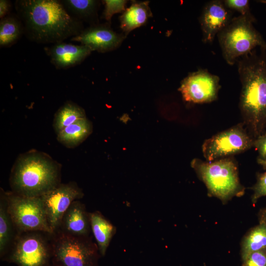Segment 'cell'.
Masks as SVG:
<instances>
[{"label": "cell", "mask_w": 266, "mask_h": 266, "mask_svg": "<svg viewBox=\"0 0 266 266\" xmlns=\"http://www.w3.org/2000/svg\"><path fill=\"white\" fill-rule=\"evenodd\" d=\"M67 12L80 21L95 25L98 20L100 2L95 0H61Z\"/></svg>", "instance_id": "ffe728a7"}, {"label": "cell", "mask_w": 266, "mask_h": 266, "mask_svg": "<svg viewBox=\"0 0 266 266\" xmlns=\"http://www.w3.org/2000/svg\"><path fill=\"white\" fill-rule=\"evenodd\" d=\"M104 9L102 13L103 18L108 23L110 22L111 19L113 15L116 13L123 12L125 10V7L127 2L124 0H105Z\"/></svg>", "instance_id": "d4e9b609"}, {"label": "cell", "mask_w": 266, "mask_h": 266, "mask_svg": "<svg viewBox=\"0 0 266 266\" xmlns=\"http://www.w3.org/2000/svg\"><path fill=\"white\" fill-rule=\"evenodd\" d=\"M18 235L7 209L5 191L0 193V257L2 259L8 254Z\"/></svg>", "instance_id": "2e32d148"}, {"label": "cell", "mask_w": 266, "mask_h": 266, "mask_svg": "<svg viewBox=\"0 0 266 266\" xmlns=\"http://www.w3.org/2000/svg\"><path fill=\"white\" fill-rule=\"evenodd\" d=\"M57 232L76 236H90V213L84 204L79 200L73 201L64 213Z\"/></svg>", "instance_id": "9a60e30c"}, {"label": "cell", "mask_w": 266, "mask_h": 266, "mask_svg": "<svg viewBox=\"0 0 266 266\" xmlns=\"http://www.w3.org/2000/svg\"><path fill=\"white\" fill-rule=\"evenodd\" d=\"M149 1H133L120 17V28L126 36L133 30L145 24L152 13Z\"/></svg>", "instance_id": "e0dca14e"}, {"label": "cell", "mask_w": 266, "mask_h": 266, "mask_svg": "<svg viewBox=\"0 0 266 266\" xmlns=\"http://www.w3.org/2000/svg\"><path fill=\"white\" fill-rule=\"evenodd\" d=\"M83 196L82 189L77 183L71 181L60 183L40 197L53 233L59 230L63 216L71 203L82 198Z\"/></svg>", "instance_id": "30bf717a"}, {"label": "cell", "mask_w": 266, "mask_h": 266, "mask_svg": "<svg viewBox=\"0 0 266 266\" xmlns=\"http://www.w3.org/2000/svg\"><path fill=\"white\" fill-rule=\"evenodd\" d=\"M86 117L85 111L82 107L73 102L68 101L61 106L55 113L53 126L58 134L68 126Z\"/></svg>", "instance_id": "44dd1931"}, {"label": "cell", "mask_w": 266, "mask_h": 266, "mask_svg": "<svg viewBox=\"0 0 266 266\" xmlns=\"http://www.w3.org/2000/svg\"><path fill=\"white\" fill-rule=\"evenodd\" d=\"M126 35L114 31L109 23L93 25L84 30L70 40L80 42L92 51L105 53L118 48Z\"/></svg>", "instance_id": "7c38bea8"}, {"label": "cell", "mask_w": 266, "mask_h": 266, "mask_svg": "<svg viewBox=\"0 0 266 266\" xmlns=\"http://www.w3.org/2000/svg\"><path fill=\"white\" fill-rule=\"evenodd\" d=\"M91 231L97 242L100 254L104 256L116 228L101 212L96 211L90 213Z\"/></svg>", "instance_id": "ac0fdd59"}, {"label": "cell", "mask_w": 266, "mask_h": 266, "mask_svg": "<svg viewBox=\"0 0 266 266\" xmlns=\"http://www.w3.org/2000/svg\"><path fill=\"white\" fill-rule=\"evenodd\" d=\"M225 6L232 11H236L240 15L245 17L254 22L255 19L250 12L249 1L248 0H223Z\"/></svg>", "instance_id": "cb8c5ba5"}, {"label": "cell", "mask_w": 266, "mask_h": 266, "mask_svg": "<svg viewBox=\"0 0 266 266\" xmlns=\"http://www.w3.org/2000/svg\"><path fill=\"white\" fill-rule=\"evenodd\" d=\"M24 33L23 24L18 16L8 15L0 22V46L8 47L17 42Z\"/></svg>", "instance_id": "7402d4cb"}, {"label": "cell", "mask_w": 266, "mask_h": 266, "mask_svg": "<svg viewBox=\"0 0 266 266\" xmlns=\"http://www.w3.org/2000/svg\"><path fill=\"white\" fill-rule=\"evenodd\" d=\"M52 263L58 266H99L100 256L92 237L52 234Z\"/></svg>", "instance_id": "8992f818"}, {"label": "cell", "mask_w": 266, "mask_h": 266, "mask_svg": "<svg viewBox=\"0 0 266 266\" xmlns=\"http://www.w3.org/2000/svg\"><path fill=\"white\" fill-rule=\"evenodd\" d=\"M220 88L219 76L206 69H199L183 79L178 90L186 101L207 103L217 99Z\"/></svg>", "instance_id": "8fae6325"}, {"label": "cell", "mask_w": 266, "mask_h": 266, "mask_svg": "<svg viewBox=\"0 0 266 266\" xmlns=\"http://www.w3.org/2000/svg\"><path fill=\"white\" fill-rule=\"evenodd\" d=\"M92 131V124L86 117L64 128L57 134V139L66 147L73 148L84 141Z\"/></svg>", "instance_id": "d6986e66"}, {"label": "cell", "mask_w": 266, "mask_h": 266, "mask_svg": "<svg viewBox=\"0 0 266 266\" xmlns=\"http://www.w3.org/2000/svg\"><path fill=\"white\" fill-rule=\"evenodd\" d=\"M253 21L239 15L217 35L224 59L233 65L241 57L257 48L266 49V42L253 25Z\"/></svg>", "instance_id": "5b68a950"}, {"label": "cell", "mask_w": 266, "mask_h": 266, "mask_svg": "<svg viewBox=\"0 0 266 266\" xmlns=\"http://www.w3.org/2000/svg\"><path fill=\"white\" fill-rule=\"evenodd\" d=\"M260 223L266 225V208L264 209L260 213Z\"/></svg>", "instance_id": "f546056e"}, {"label": "cell", "mask_w": 266, "mask_h": 266, "mask_svg": "<svg viewBox=\"0 0 266 266\" xmlns=\"http://www.w3.org/2000/svg\"><path fill=\"white\" fill-rule=\"evenodd\" d=\"M15 7L24 34L33 42L55 44L84 30L82 22L71 16L61 0H18Z\"/></svg>", "instance_id": "6da1fadb"}, {"label": "cell", "mask_w": 266, "mask_h": 266, "mask_svg": "<svg viewBox=\"0 0 266 266\" xmlns=\"http://www.w3.org/2000/svg\"><path fill=\"white\" fill-rule=\"evenodd\" d=\"M266 249V225L260 224L253 228L242 243V257L244 261L251 253Z\"/></svg>", "instance_id": "603a6c76"}, {"label": "cell", "mask_w": 266, "mask_h": 266, "mask_svg": "<svg viewBox=\"0 0 266 266\" xmlns=\"http://www.w3.org/2000/svg\"><path fill=\"white\" fill-rule=\"evenodd\" d=\"M243 266H266V249L251 253L244 261Z\"/></svg>", "instance_id": "83f0119b"}, {"label": "cell", "mask_w": 266, "mask_h": 266, "mask_svg": "<svg viewBox=\"0 0 266 266\" xmlns=\"http://www.w3.org/2000/svg\"><path fill=\"white\" fill-rule=\"evenodd\" d=\"M233 15V11L225 6L223 0L207 2L200 17L202 41L204 43L213 42L216 35L230 23Z\"/></svg>", "instance_id": "4fadbf2b"}, {"label": "cell", "mask_w": 266, "mask_h": 266, "mask_svg": "<svg viewBox=\"0 0 266 266\" xmlns=\"http://www.w3.org/2000/svg\"><path fill=\"white\" fill-rule=\"evenodd\" d=\"M52 234L42 231L18 233L2 260L17 266H47L52 262Z\"/></svg>", "instance_id": "52a82bcc"}, {"label": "cell", "mask_w": 266, "mask_h": 266, "mask_svg": "<svg viewBox=\"0 0 266 266\" xmlns=\"http://www.w3.org/2000/svg\"><path fill=\"white\" fill-rule=\"evenodd\" d=\"M252 189L254 191L252 199L254 203L260 198L266 196V171L258 174L257 182Z\"/></svg>", "instance_id": "4316f807"}, {"label": "cell", "mask_w": 266, "mask_h": 266, "mask_svg": "<svg viewBox=\"0 0 266 266\" xmlns=\"http://www.w3.org/2000/svg\"><path fill=\"white\" fill-rule=\"evenodd\" d=\"M256 49L237 61L242 122L254 139L266 132V49L258 54Z\"/></svg>", "instance_id": "7a4b0ae2"}, {"label": "cell", "mask_w": 266, "mask_h": 266, "mask_svg": "<svg viewBox=\"0 0 266 266\" xmlns=\"http://www.w3.org/2000/svg\"><path fill=\"white\" fill-rule=\"evenodd\" d=\"M47 266H56L54 264H53L52 262L49 264Z\"/></svg>", "instance_id": "4dcf8cb0"}, {"label": "cell", "mask_w": 266, "mask_h": 266, "mask_svg": "<svg viewBox=\"0 0 266 266\" xmlns=\"http://www.w3.org/2000/svg\"><path fill=\"white\" fill-rule=\"evenodd\" d=\"M11 5L9 0H0V18L3 19L8 16L10 10Z\"/></svg>", "instance_id": "f1b7e54d"}, {"label": "cell", "mask_w": 266, "mask_h": 266, "mask_svg": "<svg viewBox=\"0 0 266 266\" xmlns=\"http://www.w3.org/2000/svg\"><path fill=\"white\" fill-rule=\"evenodd\" d=\"M61 165L49 155L32 150L20 155L9 178L11 192L25 197H40L61 183Z\"/></svg>", "instance_id": "3957f363"}, {"label": "cell", "mask_w": 266, "mask_h": 266, "mask_svg": "<svg viewBox=\"0 0 266 266\" xmlns=\"http://www.w3.org/2000/svg\"><path fill=\"white\" fill-rule=\"evenodd\" d=\"M254 140L241 122L205 139L202 152L205 161L211 162L245 152L253 147Z\"/></svg>", "instance_id": "9c48e42d"}, {"label": "cell", "mask_w": 266, "mask_h": 266, "mask_svg": "<svg viewBox=\"0 0 266 266\" xmlns=\"http://www.w3.org/2000/svg\"><path fill=\"white\" fill-rule=\"evenodd\" d=\"M191 165L210 195L226 200L243 193L244 188L238 177L237 163L234 157L211 162L195 158Z\"/></svg>", "instance_id": "277c9868"}, {"label": "cell", "mask_w": 266, "mask_h": 266, "mask_svg": "<svg viewBox=\"0 0 266 266\" xmlns=\"http://www.w3.org/2000/svg\"><path fill=\"white\" fill-rule=\"evenodd\" d=\"M50 62L58 69H66L80 64L92 51L86 46L61 42L44 48Z\"/></svg>", "instance_id": "5bb4252c"}, {"label": "cell", "mask_w": 266, "mask_h": 266, "mask_svg": "<svg viewBox=\"0 0 266 266\" xmlns=\"http://www.w3.org/2000/svg\"><path fill=\"white\" fill-rule=\"evenodd\" d=\"M7 209L18 234L28 231L53 233L47 222L40 197L20 196L5 191Z\"/></svg>", "instance_id": "ba28073f"}, {"label": "cell", "mask_w": 266, "mask_h": 266, "mask_svg": "<svg viewBox=\"0 0 266 266\" xmlns=\"http://www.w3.org/2000/svg\"><path fill=\"white\" fill-rule=\"evenodd\" d=\"M253 147L258 152V163L266 169V132L254 139Z\"/></svg>", "instance_id": "484cf974"}]
</instances>
